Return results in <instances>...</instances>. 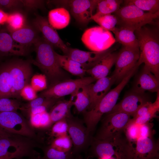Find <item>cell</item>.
I'll list each match as a JSON object with an SVG mask.
<instances>
[{"mask_svg": "<svg viewBox=\"0 0 159 159\" xmlns=\"http://www.w3.org/2000/svg\"><path fill=\"white\" fill-rule=\"evenodd\" d=\"M50 135L54 139L57 137L68 134V125L66 119L54 123L51 127Z\"/></svg>", "mask_w": 159, "mask_h": 159, "instance_id": "74e56055", "label": "cell"}, {"mask_svg": "<svg viewBox=\"0 0 159 159\" xmlns=\"http://www.w3.org/2000/svg\"><path fill=\"white\" fill-rule=\"evenodd\" d=\"M12 89V98L20 97L22 89L28 83L31 77L32 69L29 60L16 59L7 62Z\"/></svg>", "mask_w": 159, "mask_h": 159, "instance_id": "8992f818", "label": "cell"}, {"mask_svg": "<svg viewBox=\"0 0 159 159\" xmlns=\"http://www.w3.org/2000/svg\"><path fill=\"white\" fill-rule=\"evenodd\" d=\"M12 98V89L7 62L0 65V98Z\"/></svg>", "mask_w": 159, "mask_h": 159, "instance_id": "f1b7e54d", "label": "cell"}, {"mask_svg": "<svg viewBox=\"0 0 159 159\" xmlns=\"http://www.w3.org/2000/svg\"><path fill=\"white\" fill-rule=\"evenodd\" d=\"M23 7L21 0H0V9L16 11Z\"/></svg>", "mask_w": 159, "mask_h": 159, "instance_id": "b9f144b4", "label": "cell"}, {"mask_svg": "<svg viewBox=\"0 0 159 159\" xmlns=\"http://www.w3.org/2000/svg\"><path fill=\"white\" fill-rule=\"evenodd\" d=\"M134 31L123 27L116 26L112 32L115 36L116 42L122 44L123 47L131 48H139L138 40Z\"/></svg>", "mask_w": 159, "mask_h": 159, "instance_id": "d4e9b609", "label": "cell"}, {"mask_svg": "<svg viewBox=\"0 0 159 159\" xmlns=\"http://www.w3.org/2000/svg\"><path fill=\"white\" fill-rule=\"evenodd\" d=\"M12 134L8 133L0 128V135L9 136Z\"/></svg>", "mask_w": 159, "mask_h": 159, "instance_id": "681fc988", "label": "cell"}, {"mask_svg": "<svg viewBox=\"0 0 159 159\" xmlns=\"http://www.w3.org/2000/svg\"><path fill=\"white\" fill-rule=\"evenodd\" d=\"M81 40L87 48L95 52L106 50L116 42L110 31L100 26L91 27L86 30L82 36Z\"/></svg>", "mask_w": 159, "mask_h": 159, "instance_id": "8fae6325", "label": "cell"}, {"mask_svg": "<svg viewBox=\"0 0 159 159\" xmlns=\"http://www.w3.org/2000/svg\"><path fill=\"white\" fill-rule=\"evenodd\" d=\"M41 113L29 115V124L32 127L40 128Z\"/></svg>", "mask_w": 159, "mask_h": 159, "instance_id": "7dc6e473", "label": "cell"}, {"mask_svg": "<svg viewBox=\"0 0 159 159\" xmlns=\"http://www.w3.org/2000/svg\"><path fill=\"white\" fill-rule=\"evenodd\" d=\"M137 68V67H135L117 86L110 90L93 108L83 113V121L91 135L103 115L111 111L116 105L122 91L133 76Z\"/></svg>", "mask_w": 159, "mask_h": 159, "instance_id": "3957f363", "label": "cell"}, {"mask_svg": "<svg viewBox=\"0 0 159 159\" xmlns=\"http://www.w3.org/2000/svg\"><path fill=\"white\" fill-rule=\"evenodd\" d=\"M31 139L13 134L0 135V156L19 149L34 147Z\"/></svg>", "mask_w": 159, "mask_h": 159, "instance_id": "ac0fdd59", "label": "cell"}, {"mask_svg": "<svg viewBox=\"0 0 159 159\" xmlns=\"http://www.w3.org/2000/svg\"><path fill=\"white\" fill-rule=\"evenodd\" d=\"M35 152L32 148H26L9 152L4 155L0 156V159H15L26 157L33 158Z\"/></svg>", "mask_w": 159, "mask_h": 159, "instance_id": "d590c367", "label": "cell"}, {"mask_svg": "<svg viewBox=\"0 0 159 159\" xmlns=\"http://www.w3.org/2000/svg\"><path fill=\"white\" fill-rule=\"evenodd\" d=\"M115 81V78L112 75L99 79L92 84L90 92V103L87 111L93 108L105 95Z\"/></svg>", "mask_w": 159, "mask_h": 159, "instance_id": "d6986e66", "label": "cell"}, {"mask_svg": "<svg viewBox=\"0 0 159 159\" xmlns=\"http://www.w3.org/2000/svg\"><path fill=\"white\" fill-rule=\"evenodd\" d=\"M99 1L98 0H61L51 1L49 2L69 11L77 22L85 25L92 20L93 12Z\"/></svg>", "mask_w": 159, "mask_h": 159, "instance_id": "ba28073f", "label": "cell"}, {"mask_svg": "<svg viewBox=\"0 0 159 159\" xmlns=\"http://www.w3.org/2000/svg\"><path fill=\"white\" fill-rule=\"evenodd\" d=\"M33 45L36 57L29 61L41 70L51 85L67 79V75L57 63L53 45L44 37H40Z\"/></svg>", "mask_w": 159, "mask_h": 159, "instance_id": "6da1fadb", "label": "cell"}, {"mask_svg": "<svg viewBox=\"0 0 159 159\" xmlns=\"http://www.w3.org/2000/svg\"><path fill=\"white\" fill-rule=\"evenodd\" d=\"M26 51L25 48L16 44L10 33L0 30V59L9 56L24 55Z\"/></svg>", "mask_w": 159, "mask_h": 159, "instance_id": "44dd1931", "label": "cell"}, {"mask_svg": "<svg viewBox=\"0 0 159 159\" xmlns=\"http://www.w3.org/2000/svg\"><path fill=\"white\" fill-rule=\"evenodd\" d=\"M25 18L22 13L15 11L9 14L7 28L9 32L18 30L26 25Z\"/></svg>", "mask_w": 159, "mask_h": 159, "instance_id": "1f68e13d", "label": "cell"}, {"mask_svg": "<svg viewBox=\"0 0 159 159\" xmlns=\"http://www.w3.org/2000/svg\"><path fill=\"white\" fill-rule=\"evenodd\" d=\"M96 80L91 76L75 79H67L51 85L42 92L39 96L59 99L67 95H73L81 87L92 84Z\"/></svg>", "mask_w": 159, "mask_h": 159, "instance_id": "30bf717a", "label": "cell"}, {"mask_svg": "<svg viewBox=\"0 0 159 159\" xmlns=\"http://www.w3.org/2000/svg\"><path fill=\"white\" fill-rule=\"evenodd\" d=\"M139 48L123 47L117 53L113 75L120 82L137 65L140 57Z\"/></svg>", "mask_w": 159, "mask_h": 159, "instance_id": "4fadbf2b", "label": "cell"}, {"mask_svg": "<svg viewBox=\"0 0 159 159\" xmlns=\"http://www.w3.org/2000/svg\"><path fill=\"white\" fill-rule=\"evenodd\" d=\"M38 32L33 26L26 25L21 29L9 33L15 42L25 48V46L34 44L37 40L39 37Z\"/></svg>", "mask_w": 159, "mask_h": 159, "instance_id": "603a6c76", "label": "cell"}, {"mask_svg": "<svg viewBox=\"0 0 159 159\" xmlns=\"http://www.w3.org/2000/svg\"><path fill=\"white\" fill-rule=\"evenodd\" d=\"M35 159H43L42 157L40 155H38Z\"/></svg>", "mask_w": 159, "mask_h": 159, "instance_id": "816d5d0a", "label": "cell"}, {"mask_svg": "<svg viewBox=\"0 0 159 159\" xmlns=\"http://www.w3.org/2000/svg\"><path fill=\"white\" fill-rule=\"evenodd\" d=\"M74 159H92V158L88 156L87 158L84 159L81 155H79L76 156Z\"/></svg>", "mask_w": 159, "mask_h": 159, "instance_id": "f907efd6", "label": "cell"}, {"mask_svg": "<svg viewBox=\"0 0 159 159\" xmlns=\"http://www.w3.org/2000/svg\"><path fill=\"white\" fill-rule=\"evenodd\" d=\"M121 134L102 140L98 139L97 150L103 159L115 157V159H133L134 148Z\"/></svg>", "mask_w": 159, "mask_h": 159, "instance_id": "277c9868", "label": "cell"}, {"mask_svg": "<svg viewBox=\"0 0 159 159\" xmlns=\"http://www.w3.org/2000/svg\"><path fill=\"white\" fill-rule=\"evenodd\" d=\"M23 7L28 10H34L42 8L44 1L40 0H21Z\"/></svg>", "mask_w": 159, "mask_h": 159, "instance_id": "f6af8a7d", "label": "cell"}, {"mask_svg": "<svg viewBox=\"0 0 159 159\" xmlns=\"http://www.w3.org/2000/svg\"><path fill=\"white\" fill-rule=\"evenodd\" d=\"M124 2L125 5H134L143 11L152 14L159 12L158 0H126Z\"/></svg>", "mask_w": 159, "mask_h": 159, "instance_id": "4dcf8cb0", "label": "cell"}, {"mask_svg": "<svg viewBox=\"0 0 159 159\" xmlns=\"http://www.w3.org/2000/svg\"><path fill=\"white\" fill-rule=\"evenodd\" d=\"M152 135L141 137L136 141L133 159H158L159 146Z\"/></svg>", "mask_w": 159, "mask_h": 159, "instance_id": "e0dca14e", "label": "cell"}, {"mask_svg": "<svg viewBox=\"0 0 159 159\" xmlns=\"http://www.w3.org/2000/svg\"><path fill=\"white\" fill-rule=\"evenodd\" d=\"M112 52L110 49L103 51L95 52L69 48L65 55L81 64L87 70L94 67L102 59Z\"/></svg>", "mask_w": 159, "mask_h": 159, "instance_id": "2e32d148", "label": "cell"}, {"mask_svg": "<svg viewBox=\"0 0 159 159\" xmlns=\"http://www.w3.org/2000/svg\"><path fill=\"white\" fill-rule=\"evenodd\" d=\"M9 15V14L0 9V24H4L7 22Z\"/></svg>", "mask_w": 159, "mask_h": 159, "instance_id": "c3c4849f", "label": "cell"}, {"mask_svg": "<svg viewBox=\"0 0 159 159\" xmlns=\"http://www.w3.org/2000/svg\"><path fill=\"white\" fill-rule=\"evenodd\" d=\"M91 20L95 21L102 28L112 32L116 27L117 22L116 17L112 14L100 16H95L93 15Z\"/></svg>", "mask_w": 159, "mask_h": 159, "instance_id": "836d02e7", "label": "cell"}, {"mask_svg": "<svg viewBox=\"0 0 159 159\" xmlns=\"http://www.w3.org/2000/svg\"><path fill=\"white\" fill-rule=\"evenodd\" d=\"M123 1L121 0H99L96 6L95 16L112 14L120 9V5Z\"/></svg>", "mask_w": 159, "mask_h": 159, "instance_id": "f546056e", "label": "cell"}, {"mask_svg": "<svg viewBox=\"0 0 159 159\" xmlns=\"http://www.w3.org/2000/svg\"><path fill=\"white\" fill-rule=\"evenodd\" d=\"M47 80L44 74H35L31 78L30 85L36 92L44 90L47 88Z\"/></svg>", "mask_w": 159, "mask_h": 159, "instance_id": "f35d334b", "label": "cell"}, {"mask_svg": "<svg viewBox=\"0 0 159 159\" xmlns=\"http://www.w3.org/2000/svg\"><path fill=\"white\" fill-rule=\"evenodd\" d=\"M21 158H16V159H21Z\"/></svg>", "mask_w": 159, "mask_h": 159, "instance_id": "db71d44e", "label": "cell"}, {"mask_svg": "<svg viewBox=\"0 0 159 159\" xmlns=\"http://www.w3.org/2000/svg\"><path fill=\"white\" fill-rule=\"evenodd\" d=\"M159 108L154 109L145 115L134 119L132 118V121L139 125L149 122L151 119L155 116L156 113L159 111Z\"/></svg>", "mask_w": 159, "mask_h": 159, "instance_id": "ee69618b", "label": "cell"}, {"mask_svg": "<svg viewBox=\"0 0 159 159\" xmlns=\"http://www.w3.org/2000/svg\"><path fill=\"white\" fill-rule=\"evenodd\" d=\"M59 99L49 98L39 96L33 100L29 101L28 103L21 106L20 109L24 111H26L32 108Z\"/></svg>", "mask_w": 159, "mask_h": 159, "instance_id": "ab89813d", "label": "cell"}, {"mask_svg": "<svg viewBox=\"0 0 159 159\" xmlns=\"http://www.w3.org/2000/svg\"><path fill=\"white\" fill-rule=\"evenodd\" d=\"M114 13L117 19L118 26L128 28L134 31L146 24H155L159 17V12L155 14L145 12L132 5H125Z\"/></svg>", "mask_w": 159, "mask_h": 159, "instance_id": "5b68a950", "label": "cell"}, {"mask_svg": "<svg viewBox=\"0 0 159 159\" xmlns=\"http://www.w3.org/2000/svg\"><path fill=\"white\" fill-rule=\"evenodd\" d=\"M151 124L149 122L140 126V138L152 135Z\"/></svg>", "mask_w": 159, "mask_h": 159, "instance_id": "bcb514c9", "label": "cell"}, {"mask_svg": "<svg viewBox=\"0 0 159 159\" xmlns=\"http://www.w3.org/2000/svg\"><path fill=\"white\" fill-rule=\"evenodd\" d=\"M0 128L9 134L31 139L36 136L26 120L17 112H0Z\"/></svg>", "mask_w": 159, "mask_h": 159, "instance_id": "9c48e42d", "label": "cell"}, {"mask_svg": "<svg viewBox=\"0 0 159 159\" xmlns=\"http://www.w3.org/2000/svg\"><path fill=\"white\" fill-rule=\"evenodd\" d=\"M50 145L53 148L59 151L67 152L72 150L73 144L68 134L54 138Z\"/></svg>", "mask_w": 159, "mask_h": 159, "instance_id": "e575fe53", "label": "cell"}, {"mask_svg": "<svg viewBox=\"0 0 159 159\" xmlns=\"http://www.w3.org/2000/svg\"><path fill=\"white\" fill-rule=\"evenodd\" d=\"M20 96L24 100L29 102L38 97L36 92L31 85L29 84L26 85L22 89L20 93Z\"/></svg>", "mask_w": 159, "mask_h": 159, "instance_id": "7bdbcfd3", "label": "cell"}, {"mask_svg": "<svg viewBox=\"0 0 159 159\" xmlns=\"http://www.w3.org/2000/svg\"><path fill=\"white\" fill-rule=\"evenodd\" d=\"M43 159H74L75 156L72 150L67 152L58 150L50 145L43 148Z\"/></svg>", "mask_w": 159, "mask_h": 159, "instance_id": "d6a6232c", "label": "cell"}, {"mask_svg": "<svg viewBox=\"0 0 159 159\" xmlns=\"http://www.w3.org/2000/svg\"><path fill=\"white\" fill-rule=\"evenodd\" d=\"M21 106L20 102L11 98H0V112H17Z\"/></svg>", "mask_w": 159, "mask_h": 159, "instance_id": "8d00e7d4", "label": "cell"}, {"mask_svg": "<svg viewBox=\"0 0 159 159\" xmlns=\"http://www.w3.org/2000/svg\"><path fill=\"white\" fill-rule=\"evenodd\" d=\"M144 93L133 90L127 94L116 104L109 113L120 112L129 114L133 117L138 110L148 102Z\"/></svg>", "mask_w": 159, "mask_h": 159, "instance_id": "5bb4252c", "label": "cell"}, {"mask_svg": "<svg viewBox=\"0 0 159 159\" xmlns=\"http://www.w3.org/2000/svg\"><path fill=\"white\" fill-rule=\"evenodd\" d=\"M33 26L41 32L43 37L53 45L59 48L66 55L69 48L64 43L57 32L44 17L37 15L33 20Z\"/></svg>", "mask_w": 159, "mask_h": 159, "instance_id": "9a60e30c", "label": "cell"}, {"mask_svg": "<svg viewBox=\"0 0 159 159\" xmlns=\"http://www.w3.org/2000/svg\"><path fill=\"white\" fill-rule=\"evenodd\" d=\"M159 90V79L147 68L144 66L136 80L133 90L144 93L146 91L157 92Z\"/></svg>", "mask_w": 159, "mask_h": 159, "instance_id": "ffe728a7", "label": "cell"}, {"mask_svg": "<svg viewBox=\"0 0 159 159\" xmlns=\"http://www.w3.org/2000/svg\"><path fill=\"white\" fill-rule=\"evenodd\" d=\"M55 53L57 63L63 69L80 78L84 77L86 70L81 64L66 55Z\"/></svg>", "mask_w": 159, "mask_h": 159, "instance_id": "484cf974", "label": "cell"}, {"mask_svg": "<svg viewBox=\"0 0 159 159\" xmlns=\"http://www.w3.org/2000/svg\"><path fill=\"white\" fill-rule=\"evenodd\" d=\"M92 84L81 87L75 93L72 95L76 97L73 101V105L79 113H84L89 107L90 103V89Z\"/></svg>", "mask_w": 159, "mask_h": 159, "instance_id": "83f0119b", "label": "cell"}, {"mask_svg": "<svg viewBox=\"0 0 159 159\" xmlns=\"http://www.w3.org/2000/svg\"><path fill=\"white\" fill-rule=\"evenodd\" d=\"M115 159V158H108V159Z\"/></svg>", "mask_w": 159, "mask_h": 159, "instance_id": "f5cc1de1", "label": "cell"}, {"mask_svg": "<svg viewBox=\"0 0 159 159\" xmlns=\"http://www.w3.org/2000/svg\"><path fill=\"white\" fill-rule=\"evenodd\" d=\"M140 126L131 120L126 128L125 130L126 136L131 142L136 141L140 138Z\"/></svg>", "mask_w": 159, "mask_h": 159, "instance_id": "60d3db41", "label": "cell"}, {"mask_svg": "<svg viewBox=\"0 0 159 159\" xmlns=\"http://www.w3.org/2000/svg\"><path fill=\"white\" fill-rule=\"evenodd\" d=\"M66 119L68 134L72 143L73 152L75 155L90 144L92 137L83 121L72 115Z\"/></svg>", "mask_w": 159, "mask_h": 159, "instance_id": "7c38bea8", "label": "cell"}, {"mask_svg": "<svg viewBox=\"0 0 159 159\" xmlns=\"http://www.w3.org/2000/svg\"><path fill=\"white\" fill-rule=\"evenodd\" d=\"M117 53L111 52L102 59L95 65L86 71L96 80L107 76L110 70L115 64Z\"/></svg>", "mask_w": 159, "mask_h": 159, "instance_id": "7402d4cb", "label": "cell"}, {"mask_svg": "<svg viewBox=\"0 0 159 159\" xmlns=\"http://www.w3.org/2000/svg\"><path fill=\"white\" fill-rule=\"evenodd\" d=\"M101 121V126L95 138L105 139L121 134L131 122L132 117L120 112L107 114Z\"/></svg>", "mask_w": 159, "mask_h": 159, "instance_id": "52a82bcc", "label": "cell"}, {"mask_svg": "<svg viewBox=\"0 0 159 159\" xmlns=\"http://www.w3.org/2000/svg\"><path fill=\"white\" fill-rule=\"evenodd\" d=\"M70 19L69 11L63 7L53 9L48 13V20L54 29H60L66 27L69 24Z\"/></svg>", "mask_w": 159, "mask_h": 159, "instance_id": "4316f807", "label": "cell"}, {"mask_svg": "<svg viewBox=\"0 0 159 159\" xmlns=\"http://www.w3.org/2000/svg\"><path fill=\"white\" fill-rule=\"evenodd\" d=\"M138 40L140 57L137 63L139 66L144 64L147 68L159 79V38L158 32L143 26L134 32Z\"/></svg>", "mask_w": 159, "mask_h": 159, "instance_id": "7a4b0ae2", "label": "cell"}, {"mask_svg": "<svg viewBox=\"0 0 159 159\" xmlns=\"http://www.w3.org/2000/svg\"><path fill=\"white\" fill-rule=\"evenodd\" d=\"M74 97L71 95L68 100H59L50 108L49 112L51 121L54 124L71 116V109L73 105Z\"/></svg>", "mask_w": 159, "mask_h": 159, "instance_id": "cb8c5ba5", "label": "cell"}]
</instances>
